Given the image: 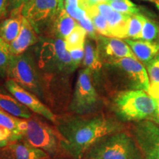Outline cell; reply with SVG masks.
I'll return each instance as SVG.
<instances>
[{
    "label": "cell",
    "instance_id": "e0dca14e",
    "mask_svg": "<svg viewBox=\"0 0 159 159\" xmlns=\"http://www.w3.org/2000/svg\"><path fill=\"white\" fill-rule=\"evenodd\" d=\"M0 108L18 118L28 119L33 116L30 109L2 88H0Z\"/></svg>",
    "mask_w": 159,
    "mask_h": 159
},
{
    "label": "cell",
    "instance_id": "7a4b0ae2",
    "mask_svg": "<svg viewBox=\"0 0 159 159\" xmlns=\"http://www.w3.org/2000/svg\"><path fill=\"white\" fill-rule=\"evenodd\" d=\"M35 58L43 80L50 81L54 78H64L76 70L65 41L61 39L41 37L35 44Z\"/></svg>",
    "mask_w": 159,
    "mask_h": 159
},
{
    "label": "cell",
    "instance_id": "484cf974",
    "mask_svg": "<svg viewBox=\"0 0 159 159\" xmlns=\"http://www.w3.org/2000/svg\"><path fill=\"white\" fill-rule=\"evenodd\" d=\"M12 56L9 49V43L0 39V77H7V70Z\"/></svg>",
    "mask_w": 159,
    "mask_h": 159
},
{
    "label": "cell",
    "instance_id": "4316f807",
    "mask_svg": "<svg viewBox=\"0 0 159 159\" xmlns=\"http://www.w3.org/2000/svg\"><path fill=\"white\" fill-rule=\"evenodd\" d=\"M158 33V27L154 21L145 17L141 33L140 39L144 41H152L156 39Z\"/></svg>",
    "mask_w": 159,
    "mask_h": 159
},
{
    "label": "cell",
    "instance_id": "f546056e",
    "mask_svg": "<svg viewBox=\"0 0 159 159\" xmlns=\"http://www.w3.org/2000/svg\"><path fill=\"white\" fill-rule=\"evenodd\" d=\"M9 5L10 16L21 14L24 5L28 0H7Z\"/></svg>",
    "mask_w": 159,
    "mask_h": 159
},
{
    "label": "cell",
    "instance_id": "ffe728a7",
    "mask_svg": "<svg viewBox=\"0 0 159 159\" xmlns=\"http://www.w3.org/2000/svg\"><path fill=\"white\" fill-rule=\"evenodd\" d=\"M95 40L89 38L85 43V55L83 64L85 68L89 69L91 74L98 75L102 69V60L99 55Z\"/></svg>",
    "mask_w": 159,
    "mask_h": 159
},
{
    "label": "cell",
    "instance_id": "277c9868",
    "mask_svg": "<svg viewBox=\"0 0 159 159\" xmlns=\"http://www.w3.org/2000/svg\"><path fill=\"white\" fill-rule=\"evenodd\" d=\"M116 114L125 121L141 122L155 116L156 99L143 90H127L119 92L114 99Z\"/></svg>",
    "mask_w": 159,
    "mask_h": 159
},
{
    "label": "cell",
    "instance_id": "6da1fadb",
    "mask_svg": "<svg viewBox=\"0 0 159 159\" xmlns=\"http://www.w3.org/2000/svg\"><path fill=\"white\" fill-rule=\"evenodd\" d=\"M57 123L61 146L75 159H82L95 143L121 129L118 122L103 116L69 117Z\"/></svg>",
    "mask_w": 159,
    "mask_h": 159
},
{
    "label": "cell",
    "instance_id": "30bf717a",
    "mask_svg": "<svg viewBox=\"0 0 159 159\" xmlns=\"http://www.w3.org/2000/svg\"><path fill=\"white\" fill-rule=\"evenodd\" d=\"M5 88L21 104L32 112L43 116L49 122L57 123V117L42 101L30 91L22 88L13 80L7 78L5 81Z\"/></svg>",
    "mask_w": 159,
    "mask_h": 159
},
{
    "label": "cell",
    "instance_id": "d6986e66",
    "mask_svg": "<svg viewBox=\"0 0 159 159\" xmlns=\"http://www.w3.org/2000/svg\"><path fill=\"white\" fill-rule=\"evenodd\" d=\"M22 19V14H18L0 20V39L7 43L13 42L19 35Z\"/></svg>",
    "mask_w": 159,
    "mask_h": 159
},
{
    "label": "cell",
    "instance_id": "3957f363",
    "mask_svg": "<svg viewBox=\"0 0 159 159\" xmlns=\"http://www.w3.org/2000/svg\"><path fill=\"white\" fill-rule=\"evenodd\" d=\"M86 159H143L135 139L119 132L103 137L85 155Z\"/></svg>",
    "mask_w": 159,
    "mask_h": 159
},
{
    "label": "cell",
    "instance_id": "5bb4252c",
    "mask_svg": "<svg viewBox=\"0 0 159 159\" xmlns=\"http://www.w3.org/2000/svg\"><path fill=\"white\" fill-rule=\"evenodd\" d=\"M41 36L38 34L33 26L26 18L23 16L19 35L13 42L9 43V49L13 56L25 53L32 46L39 42Z\"/></svg>",
    "mask_w": 159,
    "mask_h": 159
},
{
    "label": "cell",
    "instance_id": "1f68e13d",
    "mask_svg": "<svg viewBox=\"0 0 159 159\" xmlns=\"http://www.w3.org/2000/svg\"><path fill=\"white\" fill-rule=\"evenodd\" d=\"M9 16V5L7 0H0V20Z\"/></svg>",
    "mask_w": 159,
    "mask_h": 159
},
{
    "label": "cell",
    "instance_id": "836d02e7",
    "mask_svg": "<svg viewBox=\"0 0 159 159\" xmlns=\"http://www.w3.org/2000/svg\"><path fill=\"white\" fill-rule=\"evenodd\" d=\"M156 112H155V116L154 119L156 120L157 124L159 125V99L156 100Z\"/></svg>",
    "mask_w": 159,
    "mask_h": 159
},
{
    "label": "cell",
    "instance_id": "ac0fdd59",
    "mask_svg": "<svg viewBox=\"0 0 159 159\" xmlns=\"http://www.w3.org/2000/svg\"><path fill=\"white\" fill-rule=\"evenodd\" d=\"M9 149L16 159H48L50 157L45 151L21 139L10 143Z\"/></svg>",
    "mask_w": 159,
    "mask_h": 159
},
{
    "label": "cell",
    "instance_id": "cb8c5ba5",
    "mask_svg": "<svg viewBox=\"0 0 159 159\" xmlns=\"http://www.w3.org/2000/svg\"><path fill=\"white\" fill-rule=\"evenodd\" d=\"M145 17L139 14L130 15L128 20L127 39L139 40Z\"/></svg>",
    "mask_w": 159,
    "mask_h": 159
},
{
    "label": "cell",
    "instance_id": "5b68a950",
    "mask_svg": "<svg viewBox=\"0 0 159 159\" xmlns=\"http://www.w3.org/2000/svg\"><path fill=\"white\" fill-rule=\"evenodd\" d=\"M7 77L13 80L39 99H45L43 79L37 66L35 55L30 52L12 56Z\"/></svg>",
    "mask_w": 159,
    "mask_h": 159
},
{
    "label": "cell",
    "instance_id": "7402d4cb",
    "mask_svg": "<svg viewBox=\"0 0 159 159\" xmlns=\"http://www.w3.org/2000/svg\"><path fill=\"white\" fill-rule=\"evenodd\" d=\"M84 11L92 21L97 34L102 36L111 37V30L108 21L99 13L96 5L89 6Z\"/></svg>",
    "mask_w": 159,
    "mask_h": 159
},
{
    "label": "cell",
    "instance_id": "d6a6232c",
    "mask_svg": "<svg viewBox=\"0 0 159 159\" xmlns=\"http://www.w3.org/2000/svg\"><path fill=\"white\" fill-rule=\"evenodd\" d=\"M148 94L154 99H159V83H151Z\"/></svg>",
    "mask_w": 159,
    "mask_h": 159
},
{
    "label": "cell",
    "instance_id": "44dd1931",
    "mask_svg": "<svg viewBox=\"0 0 159 159\" xmlns=\"http://www.w3.org/2000/svg\"><path fill=\"white\" fill-rule=\"evenodd\" d=\"M26 119L18 118L0 108V125L11 131L13 134L12 142L23 139V133L26 128Z\"/></svg>",
    "mask_w": 159,
    "mask_h": 159
},
{
    "label": "cell",
    "instance_id": "9c48e42d",
    "mask_svg": "<svg viewBox=\"0 0 159 159\" xmlns=\"http://www.w3.org/2000/svg\"><path fill=\"white\" fill-rule=\"evenodd\" d=\"M134 139L143 159H159V127L156 123L143 120L135 125Z\"/></svg>",
    "mask_w": 159,
    "mask_h": 159
},
{
    "label": "cell",
    "instance_id": "8d00e7d4",
    "mask_svg": "<svg viewBox=\"0 0 159 159\" xmlns=\"http://www.w3.org/2000/svg\"><path fill=\"white\" fill-rule=\"evenodd\" d=\"M158 39H159V29H158Z\"/></svg>",
    "mask_w": 159,
    "mask_h": 159
},
{
    "label": "cell",
    "instance_id": "4fadbf2b",
    "mask_svg": "<svg viewBox=\"0 0 159 159\" xmlns=\"http://www.w3.org/2000/svg\"><path fill=\"white\" fill-rule=\"evenodd\" d=\"M95 5L99 13L108 21L111 30V37L127 39L128 20L130 15L114 11L105 2H101Z\"/></svg>",
    "mask_w": 159,
    "mask_h": 159
},
{
    "label": "cell",
    "instance_id": "4dcf8cb0",
    "mask_svg": "<svg viewBox=\"0 0 159 159\" xmlns=\"http://www.w3.org/2000/svg\"><path fill=\"white\" fill-rule=\"evenodd\" d=\"M12 137L11 131L0 125V148L8 145L12 142Z\"/></svg>",
    "mask_w": 159,
    "mask_h": 159
},
{
    "label": "cell",
    "instance_id": "8fae6325",
    "mask_svg": "<svg viewBox=\"0 0 159 159\" xmlns=\"http://www.w3.org/2000/svg\"><path fill=\"white\" fill-rule=\"evenodd\" d=\"M116 67L125 75L133 88L148 92L150 88V79L147 70L136 58L124 57L108 63Z\"/></svg>",
    "mask_w": 159,
    "mask_h": 159
},
{
    "label": "cell",
    "instance_id": "8992f818",
    "mask_svg": "<svg viewBox=\"0 0 159 159\" xmlns=\"http://www.w3.org/2000/svg\"><path fill=\"white\" fill-rule=\"evenodd\" d=\"M64 8V0H28L21 14L41 36L51 21Z\"/></svg>",
    "mask_w": 159,
    "mask_h": 159
},
{
    "label": "cell",
    "instance_id": "f1b7e54d",
    "mask_svg": "<svg viewBox=\"0 0 159 159\" xmlns=\"http://www.w3.org/2000/svg\"><path fill=\"white\" fill-rule=\"evenodd\" d=\"M69 55L72 61L73 66L75 69H77L79 67V66L81 64L82 61H83L85 55V47L84 48H79L74 49L69 52Z\"/></svg>",
    "mask_w": 159,
    "mask_h": 159
},
{
    "label": "cell",
    "instance_id": "83f0119b",
    "mask_svg": "<svg viewBox=\"0 0 159 159\" xmlns=\"http://www.w3.org/2000/svg\"><path fill=\"white\" fill-rule=\"evenodd\" d=\"M149 79L151 83H159V56L157 55L147 65Z\"/></svg>",
    "mask_w": 159,
    "mask_h": 159
},
{
    "label": "cell",
    "instance_id": "9a60e30c",
    "mask_svg": "<svg viewBox=\"0 0 159 159\" xmlns=\"http://www.w3.org/2000/svg\"><path fill=\"white\" fill-rule=\"evenodd\" d=\"M77 25V21L69 15L64 8L51 21L41 37L61 39L64 41Z\"/></svg>",
    "mask_w": 159,
    "mask_h": 159
},
{
    "label": "cell",
    "instance_id": "d4e9b609",
    "mask_svg": "<svg viewBox=\"0 0 159 159\" xmlns=\"http://www.w3.org/2000/svg\"><path fill=\"white\" fill-rule=\"evenodd\" d=\"M111 6V8L119 13L127 15H136L140 13V11L136 5L133 3L130 0H119V1L105 2Z\"/></svg>",
    "mask_w": 159,
    "mask_h": 159
},
{
    "label": "cell",
    "instance_id": "ba28073f",
    "mask_svg": "<svg viewBox=\"0 0 159 159\" xmlns=\"http://www.w3.org/2000/svg\"><path fill=\"white\" fill-rule=\"evenodd\" d=\"M98 102V94L92 82V74L89 69L79 71L75 89L69 109L73 114L82 116L89 114Z\"/></svg>",
    "mask_w": 159,
    "mask_h": 159
},
{
    "label": "cell",
    "instance_id": "52a82bcc",
    "mask_svg": "<svg viewBox=\"0 0 159 159\" xmlns=\"http://www.w3.org/2000/svg\"><path fill=\"white\" fill-rule=\"evenodd\" d=\"M26 120L23 138L29 144L45 151L49 156L57 155L61 146L58 132L39 119L31 117Z\"/></svg>",
    "mask_w": 159,
    "mask_h": 159
},
{
    "label": "cell",
    "instance_id": "2e32d148",
    "mask_svg": "<svg viewBox=\"0 0 159 159\" xmlns=\"http://www.w3.org/2000/svg\"><path fill=\"white\" fill-rule=\"evenodd\" d=\"M125 41L129 45L130 49L138 61L148 65L159 52V43L148 41H139L134 39H125Z\"/></svg>",
    "mask_w": 159,
    "mask_h": 159
},
{
    "label": "cell",
    "instance_id": "d590c367",
    "mask_svg": "<svg viewBox=\"0 0 159 159\" xmlns=\"http://www.w3.org/2000/svg\"><path fill=\"white\" fill-rule=\"evenodd\" d=\"M108 1H119V0H108Z\"/></svg>",
    "mask_w": 159,
    "mask_h": 159
},
{
    "label": "cell",
    "instance_id": "603a6c76",
    "mask_svg": "<svg viewBox=\"0 0 159 159\" xmlns=\"http://www.w3.org/2000/svg\"><path fill=\"white\" fill-rule=\"evenodd\" d=\"M87 33L77 23L71 33L64 40L66 50L69 52L79 48H84Z\"/></svg>",
    "mask_w": 159,
    "mask_h": 159
},
{
    "label": "cell",
    "instance_id": "e575fe53",
    "mask_svg": "<svg viewBox=\"0 0 159 159\" xmlns=\"http://www.w3.org/2000/svg\"><path fill=\"white\" fill-rule=\"evenodd\" d=\"M144 1H147L149 2L154 4L155 6L157 7V9L159 11V0H144Z\"/></svg>",
    "mask_w": 159,
    "mask_h": 159
},
{
    "label": "cell",
    "instance_id": "7c38bea8",
    "mask_svg": "<svg viewBox=\"0 0 159 159\" xmlns=\"http://www.w3.org/2000/svg\"><path fill=\"white\" fill-rule=\"evenodd\" d=\"M96 41L102 61L105 58L109 63L124 57L136 58L129 45L122 39L99 35Z\"/></svg>",
    "mask_w": 159,
    "mask_h": 159
}]
</instances>
